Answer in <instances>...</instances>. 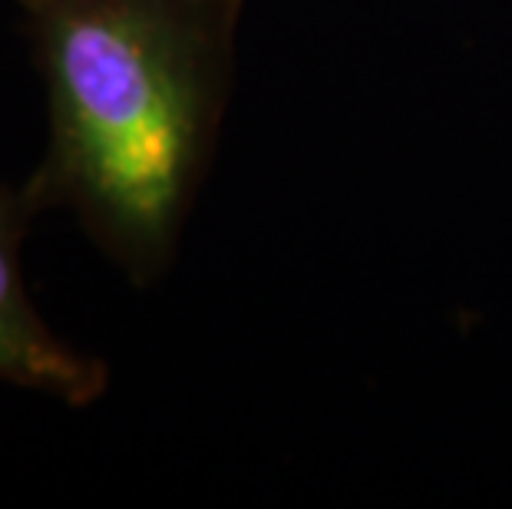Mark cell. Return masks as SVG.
Listing matches in <instances>:
<instances>
[{
	"label": "cell",
	"mask_w": 512,
	"mask_h": 509,
	"mask_svg": "<svg viewBox=\"0 0 512 509\" xmlns=\"http://www.w3.org/2000/svg\"><path fill=\"white\" fill-rule=\"evenodd\" d=\"M37 212L43 209L27 182L0 186V384L86 407L103 397L110 371L100 357L70 348L27 295L20 245Z\"/></svg>",
	"instance_id": "2"
},
{
	"label": "cell",
	"mask_w": 512,
	"mask_h": 509,
	"mask_svg": "<svg viewBox=\"0 0 512 509\" xmlns=\"http://www.w3.org/2000/svg\"><path fill=\"white\" fill-rule=\"evenodd\" d=\"M47 86L27 179L133 285L176 262L235 83L242 0H17Z\"/></svg>",
	"instance_id": "1"
}]
</instances>
